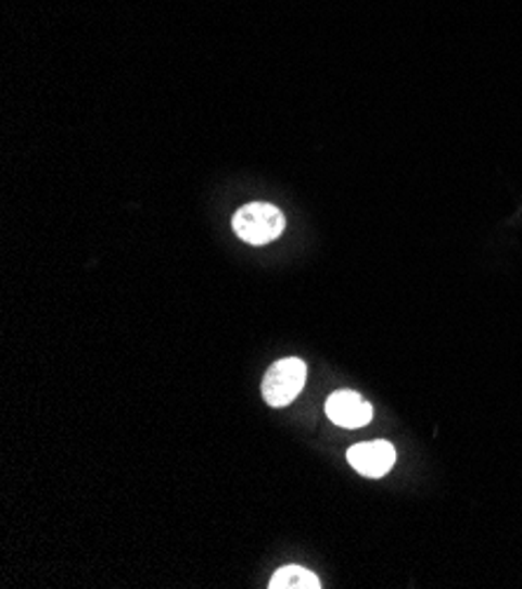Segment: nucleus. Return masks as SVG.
<instances>
[{
	"label": "nucleus",
	"mask_w": 522,
	"mask_h": 589,
	"mask_svg": "<svg viewBox=\"0 0 522 589\" xmlns=\"http://www.w3.org/2000/svg\"><path fill=\"white\" fill-rule=\"evenodd\" d=\"M347 461L356 473L364 477H384L396 463V449L390 441L378 439V441H364V444H356L347 451Z\"/></svg>",
	"instance_id": "7ed1b4c3"
},
{
	"label": "nucleus",
	"mask_w": 522,
	"mask_h": 589,
	"mask_svg": "<svg viewBox=\"0 0 522 589\" xmlns=\"http://www.w3.org/2000/svg\"><path fill=\"white\" fill-rule=\"evenodd\" d=\"M270 587L272 589H319L321 585L315 573L303 566H283L272 576Z\"/></svg>",
	"instance_id": "39448f33"
},
{
	"label": "nucleus",
	"mask_w": 522,
	"mask_h": 589,
	"mask_svg": "<svg viewBox=\"0 0 522 589\" xmlns=\"http://www.w3.org/2000/svg\"><path fill=\"white\" fill-rule=\"evenodd\" d=\"M326 416L331 418L340 428L356 430L364 428L372 418V406L354 390H338L326 402Z\"/></svg>",
	"instance_id": "20e7f679"
},
{
	"label": "nucleus",
	"mask_w": 522,
	"mask_h": 589,
	"mask_svg": "<svg viewBox=\"0 0 522 589\" xmlns=\"http://www.w3.org/2000/svg\"><path fill=\"white\" fill-rule=\"evenodd\" d=\"M232 228L244 242L260 247L279 238L283 228H287V218H283L275 204L251 202L234 214Z\"/></svg>",
	"instance_id": "f257e3e1"
},
{
	"label": "nucleus",
	"mask_w": 522,
	"mask_h": 589,
	"mask_svg": "<svg viewBox=\"0 0 522 589\" xmlns=\"http://www.w3.org/2000/svg\"><path fill=\"white\" fill-rule=\"evenodd\" d=\"M305 380H307V364L303 360L287 358V360L275 362L263 378L265 402L275 409L289 406L295 397L303 392Z\"/></svg>",
	"instance_id": "f03ea898"
}]
</instances>
